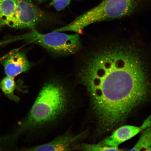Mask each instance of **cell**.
<instances>
[{
    "label": "cell",
    "instance_id": "cell-9",
    "mask_svg": "<svg viewBox=\"0 0 151 151\" xmlns=\"http://www.w3.org/2000/svg\"><path fill=\"white\" fill-rule=\"evenodd\" d=\"M17 0H0V21L10 26L16 12Z\"/></svg>",
    "mask_w": 151,
    "mask_h": 151
},
{
    "label": "cell",
    "instance_id": "cell-4",
    "mask_svg": "<svg viewBox=\"0 0 151 151\" xmlns=\"http://www.w3.org/2000/svg\"><path fill=\"white\" fill-rule=\"evenodd\" d=\"M18 40L39 45L51 53L60 56L71 55L80 50L81 42L79 34L68 35L63 32H54L47 34L39 32L35 29L27 33L13 37L0 43L7 44Z\"/></svg>",
    "mask_w": 151,
    "mask_h": 151
},
{
    "label": "cell",
    "instance_id": "cell-12",
    "mask_svg": "<svg viewBox=\"0 0 151 151\" xmlns=\"http://www.w3.org/2000/svg\"><path fill=\"white\" fill-rule=\"evenodd\" d=\"M151 146V131L146 130L135 146L128 151H147Z\"/></svg>",
    "mask_w": 151,
    "mask_h": 151
},
{
    "label": "cell",
    "instance_id": "cell-16",
    "mask_svg": "<svg viewBox=\"0 0 151 151\" xmlns=\"http://www.w3.org/2000/svg\"><path fill=\"white\" fill-rule=\"evenodd\" d=\"M147 151H151V146L150 147V148L148 149V150H147Z\"/></svg>",
    "mask_w": 151,
    "mask_h": 151
},
{
    "label": "cell",
    "instance_id": "cell-11",
    "mask_svg": "<svg viewBox=\"0 0 151 151\" xmlns=\"http://www.w3.org/2000/svg\"><path fill=\"white\" fill-rule=\"evenodd\" d=\"M75 151H125L118 147L101 146L97 144L79 142L74 147Z\"/></svg>",
    "mask_w": 151,
    "mask_h": 151
},
{
    "label": "cell",
    "instance_id": "cell-10",
    "mask_svg": "<svg viewBox=\"0 0 151 151\" xmlns=\"http://www.w3.org/2000/svg\"><path fill=\"white\" fill-rule=\"evenodd\" d=\"M0 87L5 95L12 101L18 102L19 98L14 94V92L17 88V86L14 78L6 76L1 81Z\"/></svg>",
    "mask_w": 151,
    "mask_h": 151
},
{
    "label": "cell",
    "instance_id": "cell-1",
    "mask_svg": "<svg viewBox=\"0 0 151 151\" xmlns=\"http://www.w3.org/2000/svg\"><path fill=\"white\" fill-rule=\"evenodd\" d=\"M140 51L115 43L93 51L78 73L89 99L96 133L108 132L125 120L148 99L151 84Z\"/></svg>",
    "mask_w": 151,
    "mask_h": 151
},
{
    "label": "cell",
    "instance_id": "cell-14",
    "mask_svg": "<svg viewBox=\"0 0 151 151\" xmlns=\"http://www.w3.org/2000/svg\"><path fill=\"white\" fill-rule=\"evenodd\" d=\"M36 1H37L39 3H41L46 1H47V0H36Z\"/></svg>",
    "mask_w": 151,
    "mask_h": 151
},
{
    "label": "cell",
    "instance_id": "cell-15",
    "mask_svg": "<svg viewBox=\"0 0 151 151\" xmlns=\"http://www.w3.org/2000/svg\"><path fill=\"white\" fill-rule=\"evenodd\" d=\"M4 25V24L2 23V22L0 21V28H1L2 26Z\"/></svg>",
    "mask_w": 151,
    "mask_h": 151
},
{
    "label": "cell",
    "instance_id": "cell-13",
    "mask_svg": "<svg viewBox=\"0 0 151 151\" xmlns=\"http://www.w3.org/2000/svg\"><path fill=\"white\" fill-rule=\"evenodd\" d=\"M72 0H52L50 6H53L57 11H61L70 4Z\"/></svg>",
    "mask_w": 151,
    "mask_h": 151
},
{
    "label": "cell",
    "instance_id": "cell-5",
    "mask_svg": "<svg viewBox=\"0 0 151 151\" xmlns=\"http://www.w3.org/2000/svg\"><path fill=\"white\" fill-rule=\"evenodd\" d=\"M46 17L44 11L34 4L31 0H17L16 12L10 27L33 30Z\"/></svg>",
    "mask_w": 151,
    "mask_h": 151
},
{
    "label": "cell",
    "instance_id": "cell-7",
    "mask_svg": "<svg viewBox=\"0 0 151 151\" xmlns=\"http://www.w3.org/2000/svg\"><path fill=\"white\" fill-rule=\"evenodd\" d=\"M151 126V115L140 127L124 126L116 130L112 135L97 143L101 146L118 147L124 142L134 137L142 130Z\"/></svg>",
    "mask_w": 151,
    "mask_h": 151
},
{
    "label": "cell",
    "instance_id": "cell-8",
    "mask_svg": "<svg viewBox=\"0 0 151 151\" xmlns=\"http://www.w3.org/2000/svg\"><path fill=\"white\" fill-rule=\"evenodd\" d=\"M3 65L7 76L13 78L29 70L31 66L25 54L22 52L11 54L3 62Z\"/></svg>",
    "mask_w": 151,
    "mask_h": 151
},
{
    "label": "cell",
    "instance_id": "cell-3",
    "mask_svg": "<svg viewBox=\"0 0 151 151\" xmlns=\"http://www.w3.org/2000/svg\"><path fill=\"white\" fill-rule=\"evenodd\" d=\"M146 0H103L99 5L77 17L62 27L60 31L82 33L90 24L105 20L121 18L136 11Z\"/></svg>",
    "mask_w": 151,
    "mask_h": 151
},
{
    "label": "cell",
    "instance_id": "cell-6",
    "mask_svg": "<svg viewBox=\"0 0 151 151\" xmlns=\"http://www.w3.org/2000/svg\"><path fill=\"white\" fill-rule=\"evenodd\" d=\"M86 131L75 133L69 129L44 144L36 145L21 150H7V151H75L76 145L81 142L87 134Z\"/></svg>",
    "mask_w": 151,
    "mask_h": 151
},
{
    "label": "cell",
    "instance_id": "cell-2",
    "mask_svg": "<svg viewBox=\"0 0 151 151\" xmlns=\"http://www.w3.org/2000/svg\"><path fill=\"white\" fill-rule=\"evenodd\" d=\"M82 105L81 99L70 88L60 81H48L19 125L0 137V148L14 147L24 136L31 141L46 137L67 123Z\"/></svg>",
    "mask_w": 151,
    "mask_h": 151
}]
</instances>
